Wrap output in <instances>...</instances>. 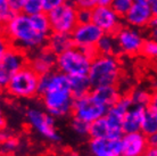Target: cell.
<instances>
[{
    "label": "cell",
    "mask_w": 157,
    "mask_h": 156,
    "mask_svg": "<svg viewBox=\"0 0 157 156\" xmlns=\"http://www.w3.org/2000/svg\"><path fill=\"white\" fill-rule=\"evenodd\" d=\"M118 47L121 50V54L128 55V56H137L140 55L142 43L145 39L134 30L130 27H124L122 29L120 33L116 35Z\"/></svg>",
    "instance_id": "9a60e30c"
},
{
    "label": "cell",
    "mask_w": 157,
    "mask_h": 156,
    "mask_svg": "<svg viewBox=\"0 0 157 156\" xmlns=\"http://www.w3.org/2000/svg\"><path fill=\"white\" fill-rule=\"evenodd\" d=\"M58 56L47 46L29 54V65H31L40 75L57 68Z\"/></svg>",
    "instance_id": "5bb4252c"
},
{
    "label": "cell",
    "mask_w": 157,
    "mask_h": 156,
    "mask_svg": "<svg viewBox=\"0 0 157 156\" xmlns=\"http://www.w3.org/2000/svg\"><path fill=\"white\" fill-rule=\"evenodd\" d=\"M155 63H156V65H157V60H156V62H155Z\"/></svg>",
    "instance_id": "ab89813d"
},
{
    "label": "cell",
    "mask_w": 157,
    "mask_h": 156,
    "mask_svg": "<svg viewBox=\"0 0 157 156\" xmlns=\"http://www.w3.org/2000/svg\"><path fill=\"white\" fill-rule=\"evenodd\" d=\"M48 16L52 32L72 34V32L78 26L76 7L73 4L64 2L63 5L50 10L48 13Z\"/></svg>",
    "instance_id": "ba28073f"
},
{
    "label": "cell",
    "mask_w": 157,
    "mask_h": 156,
    "mask_svg": "<svg viewBox=\"0 0 157 156\" xmlns=\"http://www.w3.org/2000/svg\"><path fill=\"white\" fill-rule=\"evenodd\" d=\"M91 60L81 48L74 46L63 54L58 55L57 70L68 76L73 75H88L91 67Z\"/></svg>",
    "instance_id": "52a82bcc"
},
{
    "label": "cell",
    "mask_w": 157,
    "mask_h": 156,
    "mask_svg": "<svg viewBox=\"0 0 157 156\" xmlns=\"http://www.w3.org/2000/svg\"><path fill=\"white\" fill-rule=\"evenodd\" d=\"M66 0H43V12L49 13L60 5H63Z\"/></svg>",
    "instance_id": "1f68e13d"
},
{
    "label": "cell",
    "mask_w": 157,
    "mask_h": 156,
    "mask_svg": "<svg viewBox=\"0 0 157 156\" xmlns=\"http://www.w3.org/2000/svg\"><path fill=\"white\" fill-rule=\"evenodd\" d=\"M146 113H147V107L132 106L126 112L124 120H123V131H124V133L141 131V125Z\"/></svg>",
    "instance_id": "e0dca14e"
},
{
    "label": "cell",
    "mask_w": 157,
    "mask_h": 156,
    "mask_svg": "<svg viewBox=\"0 0 157 156\" xmlns=\"http://www.w3.org/2000/svg\"><path fill=\"white\" fill-rule=\"evenodd\" d=\"M156 114H157V112H156Z\"/></svg>",
    "instance_id": "60d3db41"
},
{
    "label": "cell",
    "mask_w": 157,
    "mask_h": 156,
    "mask_svg": "<svg viewBox=\"0 0 157 156\" xmlns=\"http://www.w3.org/2000/svg\"><path fill=\"white\" fill-rule=\"evenodd\" d=\"M105 32L94 23L78 24L75 30L72 32V38L74 40L75 46L78 48L96 46L101 39Z\"/></svg>",
    "instance_id": "7c38bea8"
},
{
    "label": "cell",
    "mask_w": 157,
    "mask_h": 156,
    "mask_svg": "<svg viewBox=\"0 0 157 156\" xmlns=\"http://www.w3.org/2000/svg\"><path fill=\"white\" fill-rule=\"evenodd\" d=\"M140 55L145 57L149 62H156L157 60V40L156 39H145L142 43Z\"/></svg>",
    "instance_id": "d4e9b609"
},
{
    "label": "cell",
    "mask_w": 157,
    "mask_h": 156,
    "mask_svg": "<svg viewBox=\"0 0 157 156\" xmlns=\"http://www.w3.org/2000/svg\"><path fill=\"white\" fill-rule=\"evenodd\" d=\"M134 5V0H113L110 7L121 18H124Z\"/></svg>",
    "instance_id": "4316f807"
},
{
    "label": "cell",
    "mask_w": 157,
    "mask_h": 156,
    "mask_svg": "<svg viewBox=\"0 0 157 156\" xmlns=\"http://www.w3.org/2000/svg\"><path fill=\"white\" fill-rule=\"evenodd\" d=\"M148 141H149V146L157 148V132L148 137Z\"/></svg>",
    "instance_id": "e575fe53"
},
{
    "label": "cell",
    "mask_w": 157,
    "mask_h": 156,
    "mask_svg": "<svg viewBox=\"0 0 157 156\" xmlns=\"http://www.w3.org/2000/svg\"><path fill=\"white\" fill-rule=\"evenodd\" d=\"M43 12V0H26L23 13L26 15H34Z\"/></svg>",
    "instance_id": "f1b7e54d"
},
{
    "label": "cell",
    "mask_w": 157,
    "mask_h": 156,
    "mask_svg": "<svg viewBox=\"0 0 157 156\" xmlns=\"http://www.w3.org/2000/svg\"><path fill=\"white\" fill-rule=\"evenodd\" d=\"M148 108H150L154 112H157V88L151 91V102Z\"/></svg>",
    "instance_id": "836d02e7"
},
{
    "label": "cell",
    "mask_w": 157,
    "mask_h": 156,
    "mask_svg": "<svg viewBox=\"0 0 157 156\" xmlns=\"http://www.w3.org/2000/svg\"><path fill=\"white\" fill-rule=\"evenodd\" d=\"M141 132L147 137L157 132V114L150 108H147V113L141 125Z\"/></svg>",
    "instance_id": "cb8c5ba5"
},
{
    "label": "cell",
    "mask_w": 157,
    "mask_h": 156,
    "mask_svg": "<svg viewBox=\"0 0 157 156\" xmlns=\"http://www.w3.org/2000/svg\"><path fill=\"white\" fill-rule=\"evenodd\" d=\"M113 0H98V5L100 6H110Z\"/></svg>",
    "instance_id": "8d00e7d4"
},
{
    "label": "cell",
    "mask_w": 157,
    "mask_h": 156,
    "mask_svg": "<svg viewBox=\"0 0 157 156\" xmlns=\"http://www.w3.org/2000/svg\"><path fill=\"white\" fill-rule=\"evenodd\" d=\"M1 41L31 54L47 45L49 35L36 30L30 15L20 13L10 22L1 25Z\"/></svg>",
    "instance_id": "6da1fadb"
},
{
    "label": "cell",
    "mask_w": 157,
    "mask_h": 156,
    "mask_svg": "<svg viewBox=\"0 0 157 156\" xmlns=\"http://www.w3.org/2000/svg\"><path fill=\"white\" fill-rule=\"evenodd\" d=\"M136 2H141V4H147V5H151L154 0H134Z\"/></svg>",
    "instance_id": "f35d334b"
},
{
    "label": "cell",
    "mask_w": 157,
    "mask_h": 156,
    "mask_svg": "<svg viewBox=\"0 0 157 156\" xmlns=\"http://www.w3.org/2000/svg\"><path fill=\"white\" fill-rule=\"evenodd\" d=\"M39 80L40 74L28 64L13 75L4 89L15 99H32L39 96Z\"/></svg>",
    "instance_id": "3957f363"
},
{
    "label": "cell",
    "mask_w": 157,
    "mask_h": 156,
    "mask_svg": "<svg viewBox=\"0 0 157 156\" xmlns=\"http://www.w3.org/2000/svg\"><path fill=\"white\" fill-rule=\"evenodd\" d=\"M76 21L78 24H86L92 22V9L76 8Z\"/></svg>",
    "instance_id": "f546056e"
},
{
    "label": "cell",
    "mask_w": 157,
    "mask_h": 156,
    "mask_svg": "<svg viewBox=\"0 0 157 156\" xmlns=\"http://www.w3.org/2000/svg\"><path fill=\"white\" fill-rule=\"evenodd\" d=\"M70 86L71 91L74 98L83 97L86 95L90 94L94 87L88 75H73L70 76Z\"/></svg>",
    "instance_id": "ffe728a7"
},
{
    "label": "cell",
    "mask_w": 157,
    "mask_h": 156,
    "mask_svg": "<svg viewBox=\"0 0 157 156\" xmlns=\"http://www.w3.org/2000/svg\"><path fill=\"white\" fill-rule=\"evenodd\" d=\"M41 105L55 119L72 116L75 98L71 88H59L50 90L40 96Z\"/></svg>",
    "instance_id": "8992f818"
},
{
    "label": "cell",
    "mask_w": 157,
    "mask_h": 156,
    "mask_svg": "<svg viewBox=\"0 0 157 156\" xmlns=\"http://www.w3.org/2000/svg\"><path fill=\"white\" fill-rule=\"evenodd\" d=\"M29 64L25 50L1 41L0 48V86L5 88L14 74Z\"/></svg>",
    "instance_id": "277c9868"
},
{
    "label": "cell",
    "mask_w": 157,
    "mask_h": 156,
    "mask_svg": "<svg viewBox=\"0 0 157 156\" xmlns=\"http://www.w3.org/2000/svg\"><path fill=\"white\" fill-rule=\"evenodd\" d=\"M153 17L154 13L150 5L134 2L128 15L125 16V21L132 26L147 27Z\"/></svg>",
    "instance_id": "2e32d148"
},
{
    "label": "cell",
    "mask_w": 157,
    "mask_h": 156,
    "mask_svg": "<svg viewBox=\"0 0 157 156\" xmlns=\"http://www.w3.org/2000/svg\"><path fill=\"white\" fill-rule=\"evenodd\" d=\"M97 48H98L100 55H109V56L121 55V50H120V47H118L116 37L107 34V33H105L104 37L98 41Z\"/></svg>",
    "instance_id": "44dd1931"
},
{
    "label": "cell",
    "mask_w": 157,
    "mask_h": 156,
    "mask_svg": "<svg viewBox=\"0 0 157 156\" xmlns=\"http://www.w3.org/2000/svg\"><path fill=\"white\" fill-rule=\"evenodd\" d=\"M72 4L76 8H88L92 9L98 5V0H73Z\"/></svg>",
    "instance_id": "4dcf8cb0"
},
{
    "label": "cell",
    "mask_w": 157,
    "mask_h": 156,
    "mask_svg": "<svg viewBox=\"0 0 157 156\" xmlns=\"http://www.w3.org/2000/svg\"><path fill=\"white\" fill-rule=\"evenodd\" d=\"M133 106L140 107H149L151 102V91L145 88H133L128 92Z\"/></svg>",
    "instance_id": "7402d4cb"
},
{
    "label": "cell",
    "mask_w": 157,
    "mask_h": 156,
    "mask_svg": "<svg viewBox=\"0 0 157 156\" xmlns=\"http://www.w3.org/2000/svg\"><path fill=\"white\" fill-rule=\"evenodd\" d=\"M88 152L90 156H122L121 138H90L88 141Z\"/></svg>",
    "instance_id": "8fae6325"
},
{
    "label": "cell",
    "mask_w": 157,
    "mask_h": 156,
    "mask_svg": "<svg viewBox=\"0 0 157 156\" xmlns=\"http://www.w3.org/2000/svg\"><path fill=\"white\" fill-rule=\"evenodd\" d=\"M107 111L108 108L106 106L99 103L90 92L83 97L75 98L72 116L78 117L89 123H92L96 120L105 116Z\"/></svg>",
    "instance_id": "9c48e42d"
},
{
    "label": "cell",
    "mask_w": 157,
    "mask_h": 156,
    "mask_svg": "<svg viewBox=\"0 0 157 156\" xmlns=\"http://www.w3.org/2000/svg\"><path fill=\"white\" fill-rule=\"evenodd\" d=\"M123 70L117 56L99 55L91 63L89 79L94 88L104 86H118Z\"/></svg>",
    "instance_id": "7a4b0ae2"
},
{
    "label": "cell",
    "mask_w": 157,
    "mask_h": 156,
    "mask_svg": "<svg viewBox=\"0 0 157 156\" xmlns=\"http://www.w3.org/2000/svg\"><path fill=\"white\" fill-rule=\"evenodd\" d=\"M72 131L80 137H89V131H90V123L89 122L81 120L78 117L71 116V122H70Z\"/></svg>",
    "instance_id": "484cf974"
},
{
    "label": "cell",
    "mask_w": 157,
    "mask_h": 156,
    "mask_svg": "<svg viewBox=\"0 0 157 156\" xmlns=\"http://www.w3.org/2000/svg\"><path fill=\"white\" fill-rule=\"evenodd\" d=\"M26 0H8V4L10 6L14 12H16L17 14H20L21 12H23L24 5H25Z\"/></svg>",
    "instance_id": "d6a6232c"
},
{
    "label": "cell",
    "mask_w": 157,
    "mask_h": 156,
    "mask_svg": "<svg viewBox=\"0 0 157 156\" xmlns=\"http://www.w3.org/2000/svg\"><path fill=\"white\" fill-rule=\"evenodd\" d=\"M120 18L121 17L109 6L97 5L92 8V23L98 25L107 34L116 37L120 33V31L123 29Z\"/></svg>",
    "instance_id": "30bf717a"
},
{
    "label": "cell",
    "mask_w": 157,
    "mask_h": 156,
    "mask_svg": "<svg viewBox=\"0 0 157 156\" xmlns=\"http://www.w3.org/2000/svg\"><path fill=\"white\" fill-rule=\"evenodd\" d=\"M144 156H157V148L149 146V148L147 149V152L145 153Z\"/></svg>",
    "instance_id": "d590c367"
},
{
    "label": "cell",
    "mask_w": 157,
    "mask_h": 156,
    "mask_svg": "<svg viewBox=\"0 0 157 156\" xmlns=\"http://www.w3.org/2000/svg\"><path fill=\"white\" fill-rule=\"evenodd\" d=\"M25 120L29 127L44 140L51 144H58L62 140V137L56 129V119L43 107H29L25 111Z\"/></svg>",
    "instance_id": "5b68a950"
},
{
    "label": "cell",
    "mask_w": 157,
    "mask_h": 156,
    "mask_svg": "<svg viewBox=\"0 0 157 156\" xmlns=\"http://www.w3.org/2000/svg\"><path fill=\"white\" fill-rule=\"evenodd\" d=\"M51 51H54L57 56L65 53L75 46L72 34L68 33H59V32H51L48 37V41L46 45Z\"/></svg>",
    "instance_id": "d6986e66"
},
{
    "label": "cell",
    "mask_w": 157,
    "mask_h": 156,
    "mask_svg": "<svg viewBox=\"0 0 157 156\" xmlns=\"http://www.w3.org/2000/svg\"><path fill=\"white\" fill-rule=\"evenodd\" d=\"M122 156H144L149 148L148 137L141 131L124 133L121 137Z\"/></svg>",
    "instance_id": "4fadbf2b"
},
{
    "label": "cell",
    "mask_w": 157,
    "mask_h": 156,
    "mask_svg": "<svg viewBox=\"0 0 157 156\" xmlns=\"http://www.w3.org/2000/svg\"><path fill=\"white\" fill-rule=\"evenodd\" d=\"M104 137H112L110 127L105 116L90 123V131H89V138H104Z\"/></svg>",
    "instance_id": "603a6c76"
},
{
    "label": "cell",
    "mask_w": 157,
    "mask_h": 156,
    "mask_svg": "<svg viewBox=\"0 0 157 156\" xmlns=\"http://www.w3.org/2000/svg\"><path fill=\"white\" fill-rule=\"evenodd\" d=\"M91 94L94 95V97L99 103L106 106L107 108H110L112 106H114L124 95L121 92L118 86H104L94 88Z\"/></svg>",
    "instance_id": "ac0fdd59"
},
{
    "label": "cell",
    "mask_w": 157,
    "mask_h": 156,
    "mask_svg": "<svg viewBox=\"0 0 157 156\" xmlns=\"http://www.w3.org/2000/svg\"><path fill=\"white\" fill-rule=\"evenodd\" d=\"M151 6V9H153L154 16H157V0H154L153 4L150 5Z\"/></svg>",
    "instance_id": "74e56055"
},
{
    "label": "cell",
    "mask_w": 157,
    "mask_h": 156,
    "mask_svg": "<svg viewBox=\"0 0 157 156\" xmlns=\"http://www.w3.org/2000/svg\"><path fill=\"white\" fill-rule=\"evenodd\" d=\"M20 146V141L13 136H1V150L5 155L14 154Z\"/></svg>",
    "instance_id": "83f0119b"
}]
</instances>
